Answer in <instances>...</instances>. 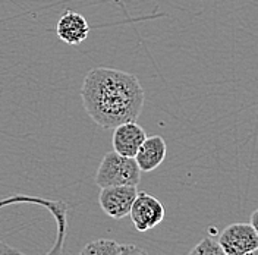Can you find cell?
<instances>
[{"mask_svg":"<svg viewBox=\"0 0 258 255\" xmlns=\"http://www.w3.org/2000/svg\"><path fill=\"white\" fill-rule=\"evenodd\" d=\"M188 255H226L225 251L220 248L217 240L213 238H204L200 243H197L192 251Z\"/></svg>","mask_w":258,"mask_h":255,"instance_id":"obj_11","label":"cell"},{"mask_svg":"<svg viewBox=\"0 0 258 255\" xmlns=\"http://www.w3.org/2000/svg\"><path fill=\"white\" fill-rule=\"evenodd\" d=\"M257 216H258V211H254L252 213V216H251V226H254L255 229H257Z\"/></svg>","mask_w":258,"mask_h":255,"instance_id":"obj_13","label":"cell"},{"mask_svg":"<svg viewBox=\"0 0 258 255\" xmlns=\"http://www.w3.org/2000/svg\"><path fill=\"white\" fill-rule=\"evenodd\" d=\"M56 34L59 40L69 46H78L87 40L90 34V25L82 16L75 11H68L59 18L56 24Z\"/></svg>","mask_w":258,"mask_h":255,"instance_id":"obj_7","label":"cell"},{"mask_svg":"<svg viewBox=\"0 0 258 255\" xmlns=\"http://www.w3.org/2000/svg\"><path fill=\"white\" fill-rule=\"evenodd\" d=\"M81 97L85 112L104 129L137 120L144 106V88L140 80L113 68H94L82 82Z\"/></svg>","mask_w":258,"mask_h":255,"instance_id":"obj_1","label":"cell"},{"mask_svg":"<svg viewBox=\"0 0 258 255\" xmlns=\"http://www.w3.org/2000/svg\"><path fill=\"white\" fill-rule=\"evenodd\" d=\"M120 243L113 239H96L88 242L78 255H119Z\"/></svg>","mask_w":258,"mask_h":255,"instance_id":"obj_10","label":"cell"},{"mask_svg":"<svg viewBox=\"0 0 258 255\" xmlns=\"http://www.w3.org/2000/svg\"><path fill=\"white\" fill-rule=\"evenodd\" d=\"M32 203H37L43 207L48 208L51 211V214L54 216V219L57 220L59 224V238L56 242V246L48 252L47 255H60L62 248L64 243V233H66V207H64L63 201H51V200H44V198H31ZM0 255H25L24 252L18 251L15 248L9 246L8 243H5L0 239Z\"/></svg>","mask_w":258,"mask_h":255,"instance_id":"obj_8","label":"cell"},{"mask_svg":"<svg viewBox=\"0 0 258 255\" xmlns=\"http://www.w3.org/2000/svg\"><path fill=\"white\" fill-rule=\"evenodd\" d=\"M147 138L144 128L137 123V120L123 122L113 128L112 145L113 151L123 157H135L138 148Z\"/></svg>","mask_w":258,"mask_h":255,"instance_id":"obj_6","label":"cell"},{"mask_svg":"<svg viewBox=\"0 0 258 255\" xmlns=\"http://www.w3.org/2000/svg\"><path fill=\"white\" fill-rule=\"evenodd\" d=\"M217 243L226 255H243L258 248V232L249 223L229 224L220 233Z\"/></svg>","mask_w":258,"mask_h":255,"instance_id":"obj_4","label":"cell"},{"mask_svg":"<svg viewBox=\"0 0 258 255\" xmlns=\"http://www.w3.org/2000/svg\"><path fill=\"white\" fill-rule=\"evenodd\" d=\"M166 154H167L166 141L160 135H153L145 138L134 159L141 172H153L164 161Z\"/></svg>","mask_w":258,"mask_h":255,"instance_id":"obj_9","label":"cell"},{"mask_svg":"<svg viewBox=\"0 0 258 255\" xmlns=\"http://www.w3.org/2000/svg\"><path fill=\"white\" fill-rule=\"evenodd\" d=\"M141 180V170L134 157H123L114 151L107 153L98 169H97L94 182L101 188L119 186V185H132L137 186Z\"/></svg>","mask_w":258,"mask_h":255,"instance_id":"obj_2","label":"cell"},{"mask_svg":"<svg viewBox=\"0 0 258 255\" xmlns=\"http://www.w3.org/2000/svg\"><path fill=\"white\" fill-rule=\"evenodd\" d=\"M138 194L137 186L119 185L101 188L98 195V204L103 213L114 220H120L129 214L131 206Z\"/></svg>","mask_w":258,"mask_h":255,"instance_id":"obj_5","label":"cell"},{"mask_svg":"<svg viewBox=\"0 0 258 255\" xmlns=\"http://www.w3.org/2000/svg\"><path fill=\"white\" fill-rule=\"evenodd\" d=\"M164 214L166 208L161 201L148 192L138 191L128 216L138 232H147L160 224L164 219Z\"/></svg>","mask_w":258,"mask_h":255,"instance_id":"obj_3","label":"cell"},{"mask_svg":"<svg viewBox=\"0 0 258 255\" xmlns=\"http://www.w3.org/2000/svg\"><path fill=\"white\" fill-rule=\"evenodd\" d=\"M243 255H258L257 249H255V251H251V252H248V254H243Z\"/></svg>","mask_w":258,"mask_h":255,"instance_id":"obj_14","label":"cell"},{"mask_svg":"<svg viewBox=\"0 0 258 255\" xmlns=\"http://www.w3.org/2000/svg\"><path fill=\"white\" fill-rule=\"evenodd\" d=\"M119 255H148V252L145 251L144 248H140L137 245L125 243V245H120Z\"/></svg>","mask_w":258,"mask_h":255,"instance_id":"obj_12","label":"cell"}]
</instances>
